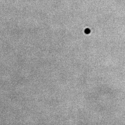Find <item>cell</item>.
<instances>
[{"label":"cell","instance_id":"obj_1","mask_svg":"<svg viewBox=\"0 0 125 125\" xmlns=\"http://www.w3.org/2000/svg\"><path fill=\"white\" fill-rule=\"evenodd\" d=\"M85 33H87V34H88V33H90V29H87V31L85 30Z\"/></svg>","mask_w":125,"mask_h":125}]
</instances>
